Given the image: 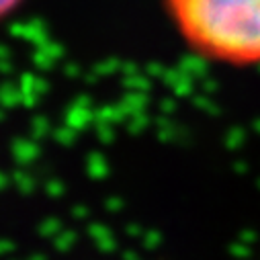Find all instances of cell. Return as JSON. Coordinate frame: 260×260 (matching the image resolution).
<instances>
[{
  "instance_id": "1",
  "label": "cell",
  "mask_w": 260,
  "mask_h": 260,
  "mask_svg": "<svg viewBox=\"0 0 260 260\" xmlns=\"http://www.w3.org/2000/svg\"><path fill=\"white\" fill-rule=\"evenodd\" d=\"M182 41L225 66L260 63V0H164Z\"/></svg>"
},
{
  "instance_id": "2",
  "label": "cell",
  "mask_w": 260,
  "mask_h": 260,
  "mask_svg": "<svg viewBox=\"0 0 260 260\" xmlns=\"http://www.w3.org/2000/svg\"><path fill=\"white\" fill-rule=\"evenodd\" d=\"M19 5H21V0H0V21L7 19Z\"/></svg>"
}]
</instances>
